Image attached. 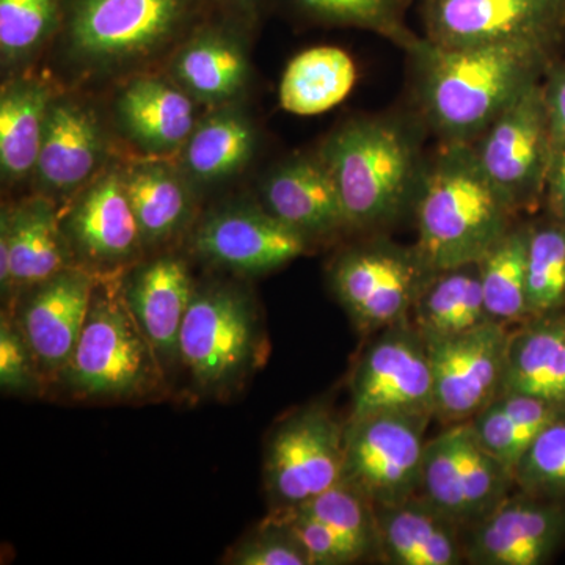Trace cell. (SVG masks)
Segmentation results:
<instances>
[{
    "label": "cell",
    "mask_w": 565,
    "mask_h": 565,
    "mask_svg": "<svg viewBox=\"0 0 565 565\" xmlns=\"http://www.w3.org/2000/svg\"><path fill=\"white\" fill-rule=\"evenodd\" d=\"M553 44L444 47L422 40L411 54L419 66L427 118L448 141L479 139L553 65Z\"/></svg>",
    "instance_id": "1"
},
{
    "label": "cell",
    "mask_w": 565,
    "mask_h": 565,
    "mask_svg": "<svg viewBox=\"0 0 565 565\" xmlns=\"http://www.w3.org/2000/svg\"><path fill=\"white\" fill-rule=\"evenodd\" d=\"M415 211V247L434 270L478 263L515 215L463 141H448L423 173Z\"/></svg>",
    "instance_id": "2"
},
{
    "label": "cell",
    "mask_w": 565,
    "mask_h": 565,
    "mask_svg": "<svg viewBox=\"0 0 565 565\" xmlns=\"http://www.w3.org/2000/svg\"><path fill=\"white\" fill-rule=\"evenodd\" d=\"M321 158L340 192L349 228H385L415 204L423 178L418 150L396 122H349L330 137Z\"/></svg>",
    "instance_id": "3"
},
{
    "label": "cell",
    "mask_w": 565,
    "mask_h": 565,
    "mask_svg": "<svg viewBox=\"0 0 565 565\" xmlns=\"http://www.w3.org/2000/svg\"><path fill=\"white\" fill-rule=\"evenodd\" d=\"M162 371L125 294L109 288L93 292L79 341L63 371L71 388L104 399L143 396L159 385Z\"/></svg>",
    "instance_id": "4"
},
{
    "label": "cell",
    "mask_w": 565,
    "mask_h": 565,
    "mask_svg": "<svg viewBox=\"0 0 565 565\" xmlns=\"http://www.w3.org/2000/svg\"><path fill=\"white\" fill-rule=\"evenodd\" d=\"M264 334L250 300L232 288L193 294L180 334V362L206 393L233 390L264 359Z\"/></svg>",
    "instance_id": "5"
},
{
    "label": "cell",
    "mask_w": 565,
    "mask_h": 565,
    "mask_svg": "<svg viewBox=\"0 0 565 565\" xmlns=\"http://www.w3.org/2000/svg\"><path fill=\"white\" fill-rule=\"evenodd\" d=\"M434 416L381 412L344 424L343 479L377 505L418 494L426 430Z\"/></svg>",
    "instance_id": "6"
},
{
    "label": "cell",
    "mask_w": 565,
    "mask_h": 565,
    "mask_svg": "<svg viewBox=\"0 0 565 565\" xmlns=\"http://www.w3.org/2000/svg\"><path fill=\"white\" fill-rule=\"evenodd\" d=\"M434 269L415 247L371 241L343 253L332 270L333 291L364 337L407 321Z\"/></svg>",
    "instance_id": "7"
},
{
    "label": "cell",
    "mask_w": 565,
    "mask_h": 565,
    "mask_svg": "<svg viewBox=\"0 0 565 565\" xmlns=\"http://www.w3.org/2000/svg\"><path fill=\"white\" fill-rule=\"evenodd\" d=\"M514 490V473L487 451L470 423L448 424L427 440L418 494L462 530Z\"/></svg>",
    "instance_id": "8"
},
{
    "label": "cell",
    "mask_w": 565,
    "mask_h": 565,
    "mask_svg": "<svg viewBox=\"0 0 565 565\" xmlns=\"http://www.w3.org/2000/svg\"><path fill=\"white\" fill-rule=\"evenodd\" d=\"M473 148L487 178L514 214L544 204L553 152L544 81L534 82L509 104Z\"/></svg>",
    "instance_id": "9"
},
{
    "label": "cell",
    "mask_w": 565,
    "mask_h": 565,
    "mask_svg": "<svg viewBox=\"0 0 565 565\" xmlns=\"http://www.w3.org/2000/svg\"><path fill=\"white\" fill-rule=\"evenodd\" d=\"M343 465V424L323 405H307L275 427L264 460L267 493L275 508L302 504L340 482Z\"/></svg>",
    "instance_id": "10"
},
{
    "label": "cell",
    "mask_w": 565,
    "mask_h": 565,
    "mask_svg": "<svg viewBox=\"0 0 565 565\" xmlns=\"http://www.w3.org/2000/svg\"><path fill=\"white\" fill-rule=\"evenodd\" d=\"M351 399L348 419L381 412L434 416L429 349L408 319L371 334L353 366Z\"/></svg>",
    "instance_id": "11"
},
{
    "label": "cell",
    "mask_w": 565,
    "mask_h": 565,
    "mask_svg": "<svg viewBox=\"0 0 565 565\" xmlns=\"http://www.w3.org/2000/svg\"><path fill=\"white\" fill-rule=\"evenodd\" d=\"M427 32L444 47L553 44L565 32V0H427Z\"/></svg>",
    "instance_id": "12"
},
{
    "label": "cell",
    "mask_w": 565,
    "mask_h": 565,
    "mask_svg": "<svg viewBox=\"0 0 565 565\" xmlns=\"http://www.w3.org/2000/svg\"><path fill=\"white\" fill-rule=\"evenodd\" d=\"M511 326L487 321L468 332L426 341L434 381V419L470 422L501 393Z\"/></svg>",
    "instance_id": "13"
},
{
    "label": "cell",
    "mask_w": 565,
    "mask_h": 565,
    "mask_svg": "<svg viewBox=\"0 0 565 565\" xmlns=\"http://www.w3.org/2000/svg\"><path fill=\"white\" fill-rule=\"evenodd\" d=\"M193 0H73L68 33L74 50L96 61L152 51L180 28Z\"/></svg>",
    "instance_id": "14"
},
{
    "label": "cell",
    "mask_w": 565,
    "mask_h": 565,
    "mask_svg": "<svg viewBox=\"0 0 565 565\" xmlns=\"http://www.w3.org/2000/svg\"><path fill=\"white\" fill-rule=\"evenodd\" d=\"M565 545V503L523 490L463 530L465 557L473 565H544Z\"/></svg>",
    "instance_id": "15"
},
{
    "label": "cell",
    "mask_w": 565,
    "mask_h": 565,
    "mask_svg": "<svg viewBox=\"0 0 565 565\" xmlns=\"http://www.w3.org/2000/svg\"><path fill=\"white\" fill-rule=\"evenodd\" d=\"M308 243L269 211L226 210L200 226L193 244L212 263L237 273L263 274L299 258Z\"/></svg>",
    "instance_id": "16"
},
{
    "label": "cell",
    "mask_w": 565,
    "mask_h": 565,
    "mask_svg": "<svg viewBox=\"0 0 565 565\" xmlns=\"http://www.w3.org/2000/svg\"><path fill=\"white\" fill-rule=\"evenodd\" d=\"M36 286L18 327L41 373H63L90 310L95 281L82 270L63 269Z\"/></svg>",
    "instance_id": "17"
},
{
    "label": "cell",
    "mask_w": 565,
    "mask_h": 565,
    "mask_svg": "<svg viewBox=\"0 0 565 565\" xmlns=\"http://www.w3.org/2000/svg\"><path fill=\"white\" fill-rule=\"evenodd\" d=\"M375 509V559L388 565L467 563L463 530L419 494Z\"/></svg>",
    "instance_id": "18"
},
{
    "label": "cell",
    "mask_w": 565,
    "mask_h": 565,
    "mask_svg": "<svg viewBox=\"0 0 565 565\" xmlns=\"http://www.w3.org/2000/svg\"><path fill=\"white\" fill-rule=\"evenodd\" d=\"M267 211L308 241L349 228L329 167L316 159L286 163L264 185Z\"/></svg>",
    "instance_id": "19"
},
{
    "label": "cell",
    "mask_w": 565,
    "mask_h": 565,
    "mask_svg": "<svg viewBox=\"0 0 565 565\" xmlns=\"http://www.w3.org/2000/svg\"><path fill=\"white\" fill-rule=\"evenodd\" d=\"M501 393L565 407V311L531 316L511 326Z\"/></svg>",
    "instance_id": "20"
},
{
    "label": "cell",
    "mask_w": 565,
    "mask_h": 565,
    "mask_svg": "<svg viewBox=\"0 0 565 565\" xmlns=\"http://www.w3.org/2000/svg\"><path fill=\"white\" fill-rule=\"evenodd\" d=\"M192 278L180 259H156L125 289L126 302L148 338L162 370L180 362L182 322L193 299Z\"/></svg>",
    "instance_id": "21"
},
{
    "label": "cell",
    "mask_w": 565,
    "mask_h": 565,
    "mask_svg": "<svg viewBox=\"0 0 565 565\" xmlns=\"http://www.w3.org/2000/svg\"><path fill=\"white\" fill-rule=\"evenodd\" d=\"M70 232L92 262L114 264L131 258L141 236L121 178L107 174L82 196L71 214Z\"/></svg>",
    "instance_id": "22"
},
{
    "label": "cell",
    "mask_w": 565,
    "mask_h": 565,
    "mask_svg": "<svg viewBox=\"0 0 565 565\" xmlns=\"http://www.w3.org/2000/svg\"><path fill=\"white\" fill-rule=\"evenodd\" d=\"M102 151V131L90 110L70 102L51 104L35 169L46 188H76L90 177Z\"/></svg>",
    "instance_id": "23"
},
{
    "label": "cell",
    "mask_w": 565,
    "mask_h": 565,
    "mask_svg": "<svg viewBox=\"0 0 565 565\" xmlns=\"http://www.w3.org/2000/svg\"><path fill=\"white\" fill-rule=\"evenodd\" d=\"M487 321L478 263L434 270L408 316L426 341L468 332Z\"/></svg>",
    "instance_id": "24"
},
{
    "label": "cell",
    "mask_w": 565,
    "mask_h": 565,
    "mask_svg": "<svg viewBox=\"0 0 565 565\" xmlns=\"http://www.w3.org/2000/svg\"><path fill=\"white\" fill-rule=\"evenodd\" d=\"M117 107L126 131L147 150H174L193 132L191 99L166 82H132L121 93Z\"/></svg>",
    "instance_id": "25"
},
{
    "label": "cell",
    "mask_w": 565,
    "mask_h": 565,
    "mask_svg": "<svg viewBox=\"0 0 565 565\" xmlns=\"http://www.w3.org/2000/svg\"><path fill=\"white\" fill-rule=\"evenodd\" d=\"M355 81V63L348 52L333 46L311 47L288 63L278 96L282 109L313 117L343 103Z\"/></svg>",
    "instance_id": "26"
},
{
    "label": "cell",
    "mask_w": 565,
    "mask_h": 565,
    "mask_svg": "<svg viewBox=\"0 0 565 565\" xmlns=\"http://www.w3.org/2000/svg\"><path fill=\"white\" fill-rule=\"evenodd\" d=\"M563 412L537 397L500 393L468 423L487 451L514 473L537 435Z\"/></svg>",
    "instance_id": "27"
},
{
    "label": "cell",
    "mask_w": 565,
    "mask_h": 565,
    "mask_svg": "<svg viewBox=\"0 0 565 565\" xmlns=\"http://www.w3.org/2000/svg\"><path fill=\"white\" fill-rule=\"evenodd\" d=\"M0 232L9 239L13 286H36L66 269L57 217L46 202L3 214Z\"/></svg>",
    "instance_id": "28"
},
{
    "label": "cell",
    "mask_w": 565,
    "mask_h": 565,
    "mask_svg": "<svg viewBox=\"0 0 565 565\" xmlns=\"http://www.w3.org/2000/svg\"><path fill=\"white\" fill-rule=\"evenodd\" d=\"M50 107V92L40 82H14L3 90L0 166L11 180H20L36 169Z\"/></svg>",
    "instance_id": "29"
},
{
    "label": "cell",
    "mask_w": 565,
    "mask_h": 565,
    "mask_svg": "<svg viewBox=\"0 0 565 565\" xmlns=\"http://www.w3.org/2000/svg\"><path fill=\"white\" fill-rule=\"evenodd\" d=\"M530 223L512 225L478 262L490 321L515 326L530 318L526 259Z\"/></svg>",
    "instance_id": "30"
},
{
    "label": "cell",
    "mask_w": 565,
    "mask_h": 565,
    "mask_svg": "<svg viewBox=\"0 0 565 565\" xmlns=\"http://www.w3.org/2000/svg\"><path fill=\"white\" fill-rule=\"evenodd\" d=\"M139 223L141 241L159 243L172 236L188 214V195L166 167L145 163L121 178Z\"/></svg>",
    "instance_id": "31"
},
{
    "label": "cell",
    "mask_w": 565,
    "mask_h": 565,
    "mask_svg": "<svg viewBox=\"0 0 565 565\" xmlns=\"http://www.w3.org/2000/svg\"><path fill=\"white\" fill-rule=\"evenodd\" d=\"M174 73L193 95L221 102L243 87L247 62L233 40L204 33L182 50Z\"/></svg>",
    "instance_id": "32"
},
{
    "label": "cell",
    "mask_w": 565,
    "mask_h": 565,
    "mask_svg": "<svg viewBox=\"0 0 565 565\" xmlns=\"http://www.w3.org/2000/svg\"><path fill=\"white\" fill-rule=\"evenodd\" d=\"M253 141L248 121L233 111H223L203 121L191 134L185 166L199 180H222L250 159Z\"/></svg>",
    "instance_id": "33"
},
{
    "label": "cell",
    "mask_w": 565,
    "mask_h": 565,
    "mask_svg": "<svg viewBox=\"0 0 565 565\" xmlns=\"http://www.w3.org/2000/svg\"><path fill=\"white\" fill-rule=\"evenodd\" d=\"M526 281L530 318L565 311V222L530 223Z\"/></svg>",
    "instance_id": "34"
},
{
    "label": "cell",
    "mask_w": 565,
    "mask_h": 565,
    "mask_svg": "<svg viewBox=\"0 0 565 565\" xmlns=\"http://www.w3.org/2000/svg\"><path fill=\"white\" fill-rule=\"evenodd\" d=\"M294 508L329 526L338 537L351 546L360 561L364 557H375L377 534L374 505L344 479L326 492L316 494L311 500Z\"/></svg>",
    "instance_id": "35"
},
{
    "label": "cell",
    "mask_w": 565,
    "mask_h": 565,
    "mask_svg": "<svg viewBox=\"0 0 565 565\" xmlns=\"http://www.w3.org/2000/svg\"><path fill=\"white\" fill-rule=\"evenodd\" d=\"M516 489L565 503V412L537 435L514 470Z\"/></svg>",
    "instance_id": "36"
},
{
    "label": "cell",
    "mask_w": 565,
    "mask_h": 565,
    "mask_svg": "<svg viewBox=\"0 0 565 565\" xmlns=\"http://www.w3.org/2000/svg\"><path fill=\"white\" fill-rule=\"evenodd\" d=\"M308 13L322 20L370 29L401 44L408 52L422 41L401 20L397 0H296Z\"/></svg>",
    "instance_id": "37"
},
{
    "label": "cell",
    "mask_w": 565,
    "mask_h": 565,
    "mask_svg": "<svg viewBox=\"0 0 565 565\" xmlns=\"http://www.w3.org/2000/svg\"><path fill=\"white\" fill-rule=\"evenodd\" d=\"M63 0H0V50L20 57L46 39L61 17Z\"/></svg>",
    "instance_id": "38"
},
{
    "label": "cell",
    "mask_w": 565,
    "mask_h": 565,
    "mask_svg": "<svg viewBox=\"0 0 565 565\" xmlns=\"http://www.w3.org/2000/svg\"><path fill=\"white\" fill-rule=\"evenodd\" d=\"M270 522L288 527L310 559V565H340L360 561L351 546L330 530L329 526L303 514L299 509L275 508L267 516Z\"/></svg>",
    "instance_id": "39"
},
{
    "label": "cell",
    "mask_w": 565,
    "mask_h": 565,
    "mask_svg": "<svg viewBox=\"0 0 565 565\" xmlns=\"http://www.w3.org/2000/svg\"><path fill=\"white\" fill-rule=\"evenodd\" d=\"M230 563L237 565H310L307 553L288 527L266 520L259 533L253 534L234 550Z\"/></svg>",
    "instance_id": "40"
},
{
    "label": "cell",
    "mask_w": 565,
    "mask_h": 565,
    "mask_svg": "<svg viewBox=\"0 0 565 565\" xmlns=\"http://www.w3.org/2000/svg\"><path fill=\"white\" fill-rule=\"evenodd\" d=\"M35 359L20 327L0 323V385L3 392H25L35 385Z\"/></svg>",
    "instance_id": "41"
},
{
    "label": "cell",
    "mask_w": 565,
    "mask_h": 565,
    "mask_svg": "<svg viewBox=\"0 0 565 565\" xmlns=\"http://www.w3.org/2000/svg\"><path fill=\"white\" fill-rule=\"evenodd\" d=\"M544 204L550 217L565 222V141L553 145L545 180Z\"/></svg>",
    "instance_id": "42"
},
{
    "label": "cell",
    "mask_w": 565,
    "mask_h": 565,
    "mask_svg": "<svg viewBox=\"0 0 565 565\" xmlns=\"http://www.w3.org/2000/svg\"><path fill=\"white\" fill-rule=\"evenodd\" d=\"M553 145L565 141V63L552 65L544 81Z\"/></svg>",
    "instance_id": "43"
},
{
    "label": "cell",
    "mask_w": 565,
    "mask_h": 565,
    "mask_svg": "<svg viewBox=\"0 0 565 565\" xmlns=\"http://www.w3.org/2000/svg\"><path fill=\"white\" fill-rule=\"evenodd\" d=\"M234 2H236L237 6L244 7V9H248V7L252 6L253 0H234Z\"/></svg>",
    "instance_id": "44"
}]
</instances>
